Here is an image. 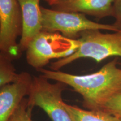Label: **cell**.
I'll use <instances>...</instances> for the list:
<instances>
[{
	"instance_id": "obj_3",
	"label": "cell",
	"mask_w": 121,
	"mask_h": 121,
	"mask_svg": "<svg viewBox=\"0 0 121 121\" xmlns=\"http://www.w3.org/2000/svg\"><path fill=\"white\" fill-rule=\"evenodd\" d=\"M79 46L78 39H69L60 33L40 31L31 40L26 51V61L38 71L52 59H62L72 54Z\"/></svg>"
},
{
	"instance_id": "obj_11",
	"label": "cell",
	"mask_w": 121,
	"mask_h": 121,
	"mask_svg": "<svg viewBox=\"0 0 121 121\" xmlns=\"http://www.w3.org/2000/svg\"><path fill=\"white\" fill-rule=\"evenodd\" d=\"M11 60L5 54L0 52V89L6 85L13 82L18 74Z\"/></svg>"
},
{
	"instance_id": "obj_5",
	"label": "cell",
	"mask_w": 121,
	"mask_h": 121,
	"mask_svg": "<svg viewBox=\"0 0 121 121\" xmlns=\"http://www.w3.org/2000/svg\"><path fill=\"white\" fill-rule=\"evenodd\" d=\"M66 86L58 81L51 83L42 75L34 76L27 98L28 107L42 109L52 121H73L63 105L62 93Z\"/></svg>"
},
{
	"instance_id": "obj_6",
	"label": "cell",
	"mask_w": 121,
	"mask_h": 121,
	"mask_svg": "<svg viewBox=\"0 0 121 121\" xmlns=\"http://www.w3.org/2000/svg\"><path fill=\"white\" fill-rule=\"evenodd\" d=\"M22 32V13L18 0H0V52L11 60L20 52L17 39Z\"/></svg>"
},
{
	"instance_id": "obj_17",
	"label": "cell",
	"mask_w": 121,
	"mask_h": 121,
	"mask_svg": "<svg viewBox=\"0 0 121 121\" xmlns=\"http://www.w3.org/2000/svg\"><path fill=\"white\" fill-rule=\"evenodd\" d=\"M119 93H121V89H120V90H119Z\"/></svg>"
},
{
	"instance_id": "obj_10",
	"label": "cell",
	"mask_w": 121,
	"mask_h": 121,
	"mask_svg": "<svg viewBox=\"0 0 121 121\" xmlns=\"http://www.w3.org/2000/svg\"><path fill=\"white\" fill-rule=\"evenodd\" d=\"M73 121H118L117 118L103 110H90L63 103Z\"/></svg>"
},
{
	"instance_id": "obj_4",
	"label": "cell",
	"mask_w": 121,
	"mask_h": 121,
	"mask_svg": "<svg viewBox=\"0 0 121 121\" xmlns=\"http://www.w3.org/2000/svg\"><path fill=\"white\" fill-rule=\"evenodd\" d=\"M42 30L60 33L69 39H78L83 31L90 30H105L119 31L113 24L93 22L82 13L47 9L41 7Z\"/></svg>"
},
{
	"instance_id": "obj_14",
	"label": "cell",
	"mask_w": 121,
	"mask_h": 121,
	"mask_svg": "<svg viewBox=\"0 0 121 121\" xmlns=\"http://www.w3.org/2000/svg\"><path fill=\"white\" fill-rule=\"evenodd\" d=\"M115 22L113 24L118 31H121V0H115L113 7V16Z\"/></svg>"
},
{
	"instance_id": "obj_13",
	"label": "cell",
	"mask_w": 121,
	"mask_h": 121,
	"mask_svg": "<svg viewBox=\"0 0 121 121\" xmlns=\"http://www.w3.org/2000/svg\"><path fill=\"white\" fill-rule=\"evenodd\" d=\"M100 110H103L114 116H121V93L113 95Z\"/></svg>"
},
{
	"instance_id": "obj_1",
	"label": "cell",
	"mask_w": 121,
	"mask_h": 121,
	"mask_svg": "<svg viewBox=\"0 0 121 121\" xmlns=\"http://www.w3.org/2000/svg\"><path fill=\"white\" fill-rule=\"evenodd\" d=\"M117 58L105 64L94 73L76 75L60 71L42 69L38 70L48 80L69 86L82 96L86 109L100 110L121 87V68L117 66Z\"/></svg>"
},
{
	"instance_id": "obj_9",
	"label": "cell",
	"mask_w": 121,
	"mask_h": 121,
	"mask_svg": "<svg viewBox=\"0 0 121 121\" xmlns=\"http://www.w3.org/2000/svg\"><path fill=\"white\" fill-rule=\"evenodd\" d=\"M114 1L115 0H60L52 6V9L102 19L113 16Z\"/></svg>"
},
{
	"instance_id": "obj_12",
	"label": "cell",
	"mask_w": 121,
	"mask_h": 121,
	"mask_svg": "<svg viewBox=\"0 0 121 121\" xmlns=\"http://www.w3.org/2000/svg\"><path fill=\"white\" fill-rule=\"evenodd\" d=\"M32 110L28 107V99L25 98L15 110L10 121H33L31 118Z\"/></svg>"
},
{
	"instance_id": "obj_7",
	"label": "cell",
	"mask_w": 121,
	"mask_h": 121,
	"mask_svg": "<svg viewBox=\"0 0 121 121\" xmlns=\"http://www.w3.org/2000/svg\"><path fill=\"white\" fill-rule=\"evenodd\" d=\"M33 78L22 72L16 80L0 89V121H10L15 111L29 94Z\"/></svg>"
},
{
	"instance_id": "obj_16",
	"label": "cell",
	"mask_w": 121,
	"mask_h": 121,
	"mask_svg": "<svg viewBox=\"0 0 121 121\" xmlns=\"http://www.w3.org/2000/svg\"><path fill=\"white\" fill-rule=\"evenodd\" d=\"M115 117L117 118V119H118V121H121V116H115Z\"/></svg>"
},
{
	"instance_id": "obj_8",
	"label": "cell",
	"mask_w": 121,
	"mask_h": 121,
	"mask_svg": "<svg viewBox=\"0 0 121 121\" xmlns=\"http://www.w3.org/2000/svg\"><path fill=\"white\" fill-rule=\"evenodd\" d=\"M22 13V32L19 43L20 52L26 51L37 35L42 31L40 0H18Z\"/></svg>"
},
{
	"instance_id": "obj_15",
	"label": "cell",
	"mask_w": 121,
	"mask_h": 121,
	"mask_svg": "<svg viewBox=\"0 0 121 121\" xmlns=\"http://www.w3.org/2000/svg\"><path fill=\"white\" fill-rule=\"evenodd\" d=\"M45 1H47V2L50 6H52L55 4L56 3L58 2V1H60V0H45Z\"/></svg>"
},
{
	"instance_id": "obj_2",
	"label": "cell",
	"mask_w": 121,
	"mask_h": 121,
	"mask_svg": "<svg viewBox=\"0 0 121 121\" xmlns=\"http://www.w3.org/2000/svg\"><path fill=\"white\" fill-rule=\"evenodd\" d=\"M79 46L72 54L51 63V69H60L78 59L92 58L97 62L112 56L121 57V31L103 33L99 30L83 31L78 38Z\"/></svg>"
}]
</instances>
